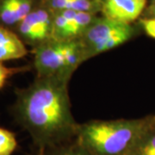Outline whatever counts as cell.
<instances>
[{
	"instance_id": "obj_2",
	"label": "cell",
	"mask_w": 155,
	"mask_h": 155,
	"mask_svg": "<svg viewBox=\"0 0 155 155\" xmlns=\"http://www.w3.org/2000/svg\"><path fill=\"white\" fill-rule=\"evenodd\" d=\"M146 135L140 120L95 121L78 127L76 142L92 155H134Z\"/></svg>"
},
{
	"instance_id": "obj_3",
	"label": "cell",
	"mask_w": 155,
	"mask_h": 155,
	"mask_svg": "<svg viewBox=\"0 0 155 155\" xmlns=\"http://www.w3.org/2000/svg\"><path fill=\"white\" fill-rule=\"evenodd\" d=\"M53 20L49 13L43 8H35L33 11L19 22L15 28L18 37L24 44L35 48L46 42L52 34Z\"/></svg>"
},
{
	"instance_id": "obj_1",
	"label": "cell",
	"mask_w": 155,
	"mask_h": 155,
	"mask_svg": "<svg viewBox=\"0 0 155 155\" xmlns=\"http://www.w3.org/2000/svg\"><path fill=\"white\" fill-rule=\"evenodd\" d=\"M70 77H36L33 83L16 91L12 112L31 136L39 150L54 147L77 135L67 83Z\"/></svg>"
},
{
	"instance_id": "obj_14",
	"label": "cell",
	"mask_w": 155,
	"mask_h": 155,
	"mask_svg": "<svg viewBox=\"0 0 155 155\" xmlns=\"http://www.w3.org/2000/svg\"><path fill=\"white\" fill-rule=\"evenodd\" d=\"M92 9L91 0H68L67 10L77 12H90Z\"/></svg>"
},
{
	"instance_id": "obj_13",
	"label": "cell",
	"mask_w": 155,
	"mask_h": 155,
	"mask_svg": "<svg viewBox=\"0 0 155 155\" xmlns=\"http://www.w3.org/2000/svg\"><path fill=\"white\" fill-rule=\"evenodd\" d=\"M44 155L45 152H44ZM51 155H92L90 152H88L83 147H81L79 144H76L66 147L61 149L57 150L56 152H54Z\"/></svg>"
},
{
	"instance_id": "obj_10",
	"label": "cell",
	"mask_w": 155,
	"mask_h": 155,
	"mask_svg": "<svg viewBox=\"0 0 155 155\" xmlns=\"http://www.w3.org/2000/svg\"><path fill=\"white\" fill-rule=\"evenodd\" d=\"M17 147L16 135L10 130L0 127V155H12Z\"/></svg>"
},
{
	"instance_id": "obj_9",
	"label": "cell",
	"mask_w": 155,
	"mask_h": 155,
	"mask_svg": "<svg viewBox=\"0 0 155 155\" xmlns=\"http://www.w3.org/2000/svg\"><path fill=\"white\" fill-rule=\"evenodd\" d=\"M92 22V14L91 12H77L73 20L72 26L69 29V38L74 37L84 29L89 28V25Z\"/></svg>"
},
{
	"instance_id": "obj_4",
	"label": "cell",
	"mask_w": 155,
	"mask_h": 155,
	"mask_svg": "<svg viewBox=\"0 0 155 155\" xmlns=\"http://www.w3.org/2000/svg\"><path fill=\"white\" fill-rule=\"evenodd\" d=\"M34 67L36 77L69 76L64 71L63 41H46L35 47L34 48Z\"/></svg>"
},
{
	"instance_id": "obj_7",
	"label": "cell",
	"mask_w": 155,
	"mask_h": 155,
	"mask_svg": "<svg viewBox=\"0 0 155 155\" xmlns=\"http://www.w3.org/2000/svg\"><path fill=\"white\" fill-rule=\"evenodd\" d=\"M35 8L34 0H0V25L13 30Z\"/></svg>"
},
{
	"instance_id": "obj_6",
	"label": "cell",
	"mask_w": 155,
	"mask_h": 155,
	"mask_svg": "<svg viewBox=\"0 0 155 155\" xmlns=\"http://www.w3.org/2000/svg\"><path fill=\"white\" fill-rule=\"evenodd\" d=\"M146 3L147 0H105L103 11L107 18L129 23L138 18Z\"/></svg>"
},
{
	"instance_id": "obj_5",
	"label": "cell",
	"mask_w": 155,
	"mask_h": 155,
	"mask_svg": "<svg viewBox=\"0 0 155 155\" xmlns=\"http://www.w3.org/2000/svg\"><path fill=\"white\" fill-rule=\"evenodd\" d=\"M130 27L129 23L118 22L107 17L91 24L84 34L85 46H82L85 60L92 57L93 52L100 45Z\"/></svg>"
},
{
	"instance_id": "obj_12",
	"label": "cell",
	"mask_w": 155,
	"mask_h": 155,
	"mask_svg": "<svg viewBox=\"0 0 155 155\" xmlns=\"http://www.w3.org/2000/svg\"><path fill=\"white\" fill-rule=\"evenodd\" d=\"M26 67H8L4 65L3 62H0V89L4 87L6 81L13 75L17 74L22 71L27 70Z\"/></svg>"
},
{
	"instance_id": "obj_16",
	"label": "cell",
	"mask_w": 155,
	"mask_h": 155,
	"mask_svg": "<svg viewBox=\"0 0 155 155\" xmlns=\"http://www.w3.org/2000/svg\"><path fill=\"white\" fill-rule=\"evenodd\" d=\"M50 5L53 9L65 11L67 10L68 0H50Z\"/></svg>"
},
{
	"instance_id": "obj_8",
	"label": "cell",
	"mask_w": 155,
	"mask_h": 155,
	"mask_svg": "<svg viewBox=\"0 0 155 155\" xmlns=\"http://www.w3.org/2000/svg\"><path fill=\"white\" fill-rule=\"evenodd\" d=\"M27 54L26 45L17 34L0 25V62L22 59Z\"/></svg>"
},
{
	"instance_id": "obj_15",
	"label": "cell",
	"mask_w": 155,
	"mask_h": 155,
	"mask_svg": "<svg viewBox=\"0 0 155 155\" xmlns=\"http://www.w3.org/2000/svg\"><path fill=\"white\" fill-rule=\"evenodd\" d=\"M141 23L147 34L151 37L155 38V18L145 19Z\"/></svg>"
},
{
	"instance_id": "obj_18",
	"label": "cell",
	"mask_w": 155,
	"mask_h": 155,
	"mask_svg": "<svg viewBox=\"0 0 155 155\" xmlns=\"http://www.w3.org/2000/svg\"><path fill=\"white\" fill-rule=\"evenodd\" d=\"M153 14H154V16H155V5L154 7H153Z\"/></svg>"
},
{
	"instance_id": "obj_17",
	"label": "cell",
	"mask_w": 155,
	"mask_h": 155,
	"mask_svg": "<svg viewBox=\"0 0 155 155\" xmlns=\"http://www.w3.org/2000/svg\"><path fill=\"white\" fill-rule=\"evenodd\" d=\"M45 150H39V153L38 155H44Z\"/></svg>"
},
{
	"instance_id": "obj_19",
	"label": "cell",
	"mask_w": 155,
	"mask_h": 155,
	"mask_svg": "<svg viewBox=\"0 0 155 155\" xmlns=\"http://www.w3.org/2000/svg\"><path fill=\"white\" fill-rule=\"evenodd\" d=\"M95 1H100V0H95Z\"/></svg>"
},
{
	"instance_id": "obj_11",
	"label": "cell",
	"mask_w": 155,
	"mask_h": 155,
	"mask_svg": "<svg viewBox=\"0 0 155 155\" xmlns=\"http://www.w3.org/2000/svg\"><path fill=\"white\" fill-rule=\"evenodd\" d=\"M134 155H155V134L146 135Z\"/></svg>"
}]
</instances>
